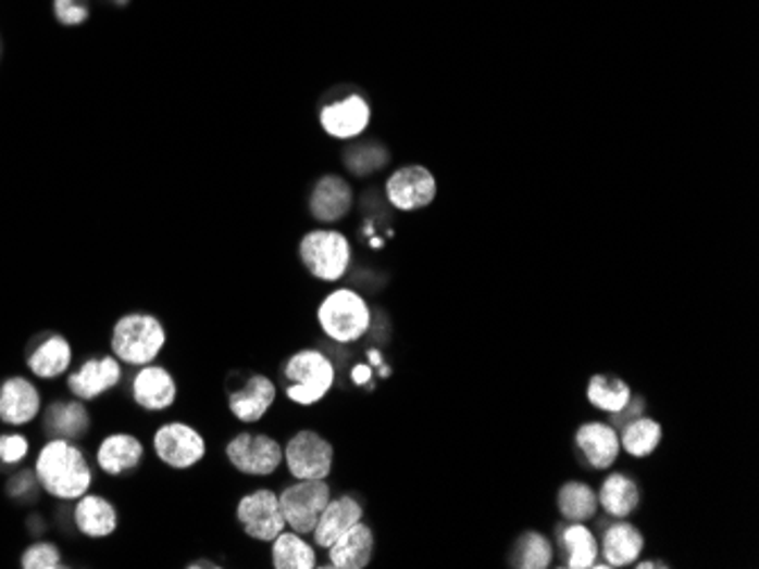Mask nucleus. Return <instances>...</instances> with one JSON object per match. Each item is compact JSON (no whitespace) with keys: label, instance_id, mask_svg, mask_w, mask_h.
I'll use <instances>...</instances> for the list:
<instances>
[{"label":"nucleus","instance_id":"11","mask_svg":"<svg viewBox=\"0 0 759 569\" xmlns=\"http://www.w3.org/2000/svg\"><path fill=\"white\" fill-rule=\"evenodd\" d=\"M437 195V182L433 173L423 166H408L396 170L387 182V198L402 212H414L427 206Z\"/></svg>","mask_w":759,"mask_h":569},{"label":"nucleus","instance_id":"18","mask_svg":"<svg viewBox=\"0 0 759 569\" xmlns=\"http://www.w3.org/2000/svg\"><path fill=\"white\" fill-rule=\"evenodd\" d=\"M98 465L105 475L119 477L139 468L144 458V445L133 433H112L98 447Z\"/></svg>","mask_w":759,"mask_h":569},{"label":"nucleus","instance_id":"1","mask_svg":"<svg viewBox=\"0 0 759 569\" xmlns=\"http://www.w3.org/2000/svg\"><path fill=\"white\" fill-rule=\"evenodd\" d=\"M35 470L46 493L66 502L87 495L94 481L85 454L64 438H55L39 452Z\"/></svg>","mask_w":759,"mask_h":569},{"label":"nucleus","instance_id":"13","mask_svg":"<svg viewBox=\"0 0 759 569\" xmlns=\"http://www.w3.org/2000/svg\"><path fill=\"white\" fill-rule=\"evenodd\" d=\"M175 395H178V385L162 366H141L133 379V397L144 410L158 413L171 408Z\"/></svg>","mask_w":759,"mask_h":569},{"label":"nucleus","instance_id":"21","mask_svg":"<svg viewBox=\"0 0 759 569\" xmlns=\"http://www.w3.org/2000/svg\"><path fill=\"white\" fill-rule=\"evenodd\" d=\"M352 191L337 175H327L314 187L310 198V212L321 223H335L350 212Z\"/></svg>","mask_w":759,"mask_h":569},{"label":"nucleus","instance_id":"28","mask_svg":"<svg viewBox=\"0 0 759 569\" xmlns=\"http://www.w3.org/2000/svg\"><path fill=\"white\" fill-rule=\"evenodd\" d=\"M562 547L567 549V567L571 569H587L594 567L598 560V542L594 533L582 524L573 522L560 533Z\"/></svg>","mask_w":759,"mask_h":569},{"label":"nucleus","instance_id":"22","mask_svg":"<svg viewBox=\"0 0 759 569\" xmlns=\"http://www.w3.org/2000/svg\"><path fill=\"white\" fill-rule=\"evenodd\" d=\"M75 527L87 538H108L116 531V508L100 495H83L75 506Z\"/></svg>","mask_w":759,"mask_h":569},{"label":"nucleus","instance_id":"17","mask_svg":"<svg viewBox=\"0 0 759 569\" xmlns=\"http://www.w3.org/2000/svg\"><path fill=\"white\" fill-rule=\"evenodd\" d=\"M575 443L596 470L612 468L621 452L619 433L614 431V427L602 422L582 425L575 433Z\"/></svg>","mask_w":759,"mask_h":569},{"label":"nucleus","instance_id":"33","mask_svg":"<svg viewBox=\"0 0 759 569\" xmlns=\"http://www.w3.org/2000/svg\"><path fill=\"white\" fill-rule=\"evenodd\" d=\"M346 164L356 175H371L387 164V152L380 146H356L346 152Z\"/></svg>","mask_w":759,"mask_h":569},{"label":"nucleus","instance_id":"6","mask_svg":"<svg viewBox=\"0 0 759 569\" xmlns=\"http://www.w3.org/2000/svg\"><path fill=\"white\" fill-rule=\"evenodd\" d=\"M277 500H281L287 527L300 535H310L323 508L333 500V493L325 479H296V483L285 488Z\"/></svg>","mask_w":759,"mask_h":569},{"label":"nucleus","instance_id":"29","mask_svg":"<svg viewBox=\"0 0 759 569\" xmlns=\"http://www.w3.org/2000/svg\"><path fill=\"white\" fill-rule=\"evenodd\" d=\"M558 506L567 520L587 522L598 510V495L594 493V488H589L587 483L571 481V483H564L560 488Z\"/></svg>","mask_w":759,"mask_h":569},{"label":"nucleus","instance_id":"32","mask_svg":"<svg viewBox=\"0 0 759 569\" xmlns=\"http://www.w3.org/2000/svg\"><path fill=\"white\" fill-rule=\"evenodd\" d=\"M512 562L514 567H523V569H546L552 562L550 542L535 531L523 533L517 542Z\"/></svg>","mask_w":759,"mask_h":569},{"label":"nucleus","instance_id":"7","mask_svg":"<svg viewBox=\"0 0 759 569\" xmlns=\"http://www.w3.org/2000/svg\"><path fill=\"white\" fill-rule=\"evenodd\" d=\"M227 460L233 463L241 475L248 477H269L285 460L281 443L264 433H239L225 447Z\"/></svg>","mask_w":759,"mask_h":569},{"label":"nucleus","instance_id":"34","mask_svg":"<svg viewBox=\"0 0 759 569\" xmlns=\"http://www.w3.org/2000/svg\"><path fill=\"white\" fill-rule=\"evenodd\" d=\"M60 552L55 545H48V542H39L33 545L21 558V567L25 569H55L60 567Z\"/></svg>","mask_w":759,"mask_h":569},{"label":"nucleus","instance_id":"30","mask_svg":"<svg viewBox=\"0 0 759 569\" xmlns=\"http://www.w3.org/2000/svg\"><path fill=\"white\" fill-rule=\"evenodd\" d=\"M589 402L607 413H623L630 406V385L623 379L596 375L587 388Z\"/></svg>","mask_w":759,"mask_h":569},{"label":"nucleus","instance_id":"3","mask_svg":"<svg viewBox=\"0 0 759 569\" xmlns=\"http://www.w3.org/2000/svg\"><path fill=\"white\" fill-rule=\"evenodd\" d=\"M287 397L300 406L321 402L335 383V366L319 350L296 352L285 366Z\"/></svg>","mask_w":759,"mask_h":569},{"label":"nucleus","instance_id":"4","mask_svg":"<svg viewBox=\"0 0 759 569\" xmlns=\"http://www.w3.org/2000/svg\"><path fill=\"white\" fill-rule=\"evenodd\" d=\"M319 323L335 343H356L371 327V308L360 293L339 289L321 302Z\"/></svg>","mask_w":759,"mask_h":569},{"label":"nucleus","instance_id":"25","mask_svg":"<svg viewBox=\"0 0 759 569\" xmlns=\"http://www.w3.org/2000/svg\"><path fill=\"white\" fill-rule=\"evenodd\" d=\"M598 504L607 510V515L621 520V517H627L639 506V488L625 475H612L600 485Z\"/></svg>","mask_w":759,"mask_h":569},{"label":"nucleus","instance_id":"2","mask_svg":"<svg viewBox=\"0 0 759 569\" xmlns=\"http://www.w3.org/2000/svg\"><path fill=\"white\" fill-rule=\"evenodd\" d=\"M166 345L164 325L150 314L123 316L112 331V352L128 366H148Z\"/></svg>","mask_w":759,"mask_h":569},{"label":"nucleus","instance_id":"10","mask_svg":"<svg viewBox=\"0 0 759 569\" xmlns=\"http://www.w3.org/2000/svg\"><path fill=\"white\" fill-rule=\"evenodd\" d=\"M237 520L244 531L260 542H271L287 529L281 500L271 490H256L237 504Z\"/></svg>","mask_w":759,"mask_h":569},{"label":"nucleus","instance_id":"19","mask_svg":"<svg viewBox=\"0 0 759 569\" xmlns=\"http://www.w3.org/2000/svg\"><path fill=\"white\" fill-rule=\"evenodd\" d=\"M373 531L362 524H352L341 538L335 540V545L331 549H325L331 556V565L337 569H364L371 562L373 556Z\"/></svg>","mask_w":759,"mask_h":569},{"label":"nucleus","instance_id":"26","mask_svg":"<svg viewBox=\"0 0 759 569\" xmlns=\"http://www.w3.org/2000/svg\"><path fill=\"white\" fill-rule=\"evenodd\" d=\"M28 366L39 379H55L71 366V345L62 336H50L46 343H41L33 352Z\"/></svg>","mask_w":759,"mask_h":569},{"label":"nucleus","instance_id":"9","mask_svg":"<svg viewBox=\"0 0 759 569\" xmlns=\"http://www.w3.org/2000/svg\"><path fill=\"white\" fill-rule=\"evenodd\" d=\"M153 447L162 463L173 470H189L206 456V438L185 422H169L153 435Z\"/></svg>","mask_w":759,"mask_h":569},{"label":"nucleus","instance_id":"23","mask_svg":"<svg viewBox=\"0 0 759 569\" xmlns=\"http://www.w3.org/2000/svg\"><path fill=\"white\" fill-rule=\"evenodd\" d=\"M644 552V535L637 527L627 522H619L612 529H607L602 538V556L607 567H625L637 562Z\"/></svg>","mask_w":759,"mask_h":569},{"label":"nucleus","instance_id":"20","mask_svg":"<svg viewBox=\"0 0 759 569\" xmlns=\"http://www.w3.org/2000/svg\"><path fill=\"white\" fill-rule=\"evenodd\" d=\"M275 402V383L264 377V375H256L250 377L246 388H241L239 393L231 395V410L233 416L246 425L258 422L266 416V410L273 406Z\"/></svg>","mask_w":759,"mask_h":569},{"label":"nucleus","instance_id":"24","mask_svg":"<svg viewBox=\"0 0 759 569\" xmlns=\"http://www.w3.org/2000/svg\"><path fill=\"white\" fill-rule=\"evenodd\" d=\"M271 560L275 569H312L316 567V552L310 542L296 531H283L271 540Z\"/></svg>","mask_w":759,"mask_h":569},{"label":"nucleus","instance_id":"12","mask_svg":"<svg viewBox=\"0 0 759 569\" xmlns=\"http://www.w3.org/2000/svg\"><path fill=\"white\" fill-rule=\"evenodd\" d=\"M371 121V108L362 96H348L344 100L331 102L321 112V125L335 139L360 137Z\"/></svg>","mask_w":759,"mask_h":569},{"label":"nucleus","instance_id":"8","mask_svg":"<svg viewBox=\"0 0 759 569\" xmlns=\"http://www.w3.org/2000/svg\"><path fill=\"white\" fill-rule=\"evenodd\" d=\"M335 450L316 431H300L287 443L285 463L294 479H325L333 470Z\"/></svg>","mask_w":759,"mask_h":569},{"label":"nucleus","instance_id":"5","mask_svg":"<svg viewBox=\"0 0 759 569\" xmlns=\"http://www.w3.org/2000/svg\"><path fill=\"white\" fill-rule=\"evenodd\" d=\"M300 258L321 281H339L350 266V243L333 229H316L300 243Z\"/></svg>","mask_w":759,"mask_h":569},{"label":"nucleus","instance_id":"16","mask_svg":"<svg viewBox=\"0 0 759 569\" xmlns=\"http://www.w3.org/2000/svg\"><path fill=\"white\" fill-rule=\"evenodd\" d=\"M121 381L119 358H91L87 364L69 377V391L78 400H96Z\"/></svg>","mask_w":759,"mask_h":569},{"label":"nucleus","instance_id":"38","mask_svg":"<svg viewBox=\"0 0 759 569\" xmlns=\"http://www.w3.org/2000/svg\"><path fill=\"white\" fill-rule=\"evenodd\" d=\"M114 3H116V5H125V3H128V0H114Z\"/></svg>","mask_w":759,"mask_h":569},{"label":"nucleus","instance_id":"36","mask_svg":"<svg viewBox=\"0 0 759 569\" xmlns=\"http://www.w3.org/2000/svg\"><path fill=\"white\" fill-rule=\"evenodd\" d=\"M28 454V441L23 435H0V460L14 465Z\"/></svg>","mask_w":759,"mask_h":569},{"label":"nucleus","instance_id":"31","mask_svg":"<svg viewBox=\"0 0 759 569\" xmlns=\"http://www.w3.org/2000/svg\"><path fill=\"white\" fill-rule=\"evenodd\" d=\"M662 443V427L650 418H635L621 435V447L637 458L650 456Z\"/></svg>","mask_w":759,"mask_h":569},{"label":"nucleus","instance_id":"14","mask_svg":"<svg viewBox=\"0 0 759 569\" xmlns=\"http://www.w3.org/2000/svg\"><path fill=\"white\" fill-rule=\"evenodd\" d=\"M362 513H364L362 504L350 495L327 502V506L323 508L319 522L312 531L316 547L331 549L337 538H341L352 524H358L362 520Z\"/></svg>","mask_w":759,"mask_h":569},{"label":"nucleus","instance_id":"35","mask_svg":"<svg viewBox=\"0 0 759 569\" xmlns=\"http://www.w3.org/2000/svg\"><path fill=\"white\" fill-rule=\"evenodd\" d=\"M53 10L64 25H80L89 18L87 0H53Z\"/></svg>","mask_w":759,"mask_h":569},{"label":"nucleus","instance_id":"37","mask_svg":"<svg viewBox=\"0 0 759 569\" xmlns=\"http://www.w3.org/2000/svg\"><path fill=\"white\" fill-rule=\"evenodd\" d=\"M187 567H191V569H196V567H212V569H216L219 565H214V562H210V560H196V562H191V565H187Z\"/></svg>","mask_w":759,"mask_h":569},{"label":"nucleus","instance_id":"27","mask_svg":"<svg viewBox=\"0 0 759 569\" xmlns=\"http://www.w3.org/2000/svg\"><path fill=\"white\" fill-rule=\"evenodd\" d=\"M46 429L53 438H80L89 429V413L80 402L53 404L46 416Z\"/></svg>","mask_w":759,"mask_h":569},{"label":"nucleus","instance_id":"15","mask_svg":"<svg viewBox=\"0 0 759 569\" xmlns=\"http://www.w3.org/2000/svg\"><path fill=\"white\" fill-rule=\"evenodd\" d=\"M41 397L37 385L23 377L8 379L0 388V420L8 425H28L37 418Z\"/></svg>","mask_w":759,"mask_h":569}]
</instances>
